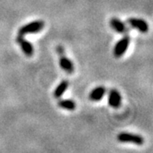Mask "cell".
Instances as JSON below:
<instances>
[{
    "mask_svg": "<svg viewBox=\"0 0 153 153\" xmlns=\"http://www.w3.org/2000/svg\"><path fill=\"white\" fill-rule=\"evenodd\" d=\"M58 106L66 111H74L76 109V105L72 100H60L58 102Z\"/></svg>",
    "mask_w": 153,
    "mask_h": 153,
    "instance_id": "8fae6325",
    "label": "cell"
},
{
    "mask_svg": "<svg viewBox=\"0 0 153 153\" xmlns=\"http://www.w3.org/2000/svg\"><path fill=\"white\" fill-rule=\"evenodd\" d=\"M117 139L121 143H131L136 146H142L145 143V140L142 136L135 134L126 133V132H122L118 134Z\"/></svg>",
    "mask_w": 153,
    "mask_h": 153,
    "instance_id": "3957f363",
    "label": "cell"
},
{
    "mask_svg": "<svg viewBox=\"0 0 153 153\" xmlns=\"http://www.w3.org/2000/svg\"><path fill=\"white\" fill-rule=\"evenodd\" d=\"M108 104L111 107L114 109H118L122 105L121 94L115 88L110 90L109 95H108Z\"/></svg>",
    "mask_w": 153,
    "mask_h": 153,
    "instance_id": "8992f818",
    "label": "cell"
},
{
    "mask_svg": "<svg viewBox=\"0 0 153 153\" xmlns=\"http://www.w3.org/2000/svg\"><path fill=\"white\" fill-rule=\"evenodd\" d=\"M16 43L21 47L22 52L27 57H32L34 54V48L32 43H30L27 39L24 38V36L18 35L16 38Z\"/></svg>",
    "mask_w": 153,
    "mask_h": 153,
    "instance_id": "5b68a950",
    "label": "cell"
},
{
    "mask_svg": "<svg viewBox=\"0 0 153 153\" xmlns=\"http://www.w3.org/2000/svg\"><path fill=\"white\" fill-rule=\"evenodd\" d=\"M64 51H65V49H64V48H63L62 46H60H60H58V47H57V53H59L60 55H64V53H65Z\"/></svg>",
    "mask_w": 153,
    "mask_h": 153,
    "instance_id": "7c38bea8",
    "label": "cell"
},
{
    "mask_svg": "<svg viewBox=\"0 0 153 153\" xmlns=\"http://www.w3.org/2000/svg\"><path fill=\"white\" fill-rule=\"evenodd\" d=\"M60 68L64 71H66L69 74H71L74 72L75 67L73 65V62L69 58H67L65 55H61L60 58Z\"/></svg>",
    "mask_w": 153,
    "mask_h": 153,
    "instance_id": "9c48e42d",
    "label": "cell"
},
{
    "mask_svg": "<svg viewBox=\"0 0 153 153\" xmlns=\"http://www.w3.org/2000/svg\"><path fill=\"white\" fill-rule=\"evenodd\" d=\"M45 23L43 21H33L22 26V27L18 31V35L25 36L27 34H35V33H40L44 29Z\"/></svg>",
    "mask_w": 153,
    "mask_h": 153,
    "instance_id": "6da1fadb",
    "label": "cell"
},
{
    "mask_svg": "<svg viewBox=\"0 0 153 153\" xmlns=\"http://www.w3.org/2000/svg\"><path fill=\"white\" fill-rule=\"evenodd\" d=\"M69 87V82L66 80H63L58 84V86L55 88V92H54V96L55 98H60L64 94L66 93L67 88Z\"/></svg>",
    "mask_w": 153,
    "mask_h": 153,
    "instance_id": "30bf717a",
    "label": "cell"
},
{
    "mask_svg": "<svg viewBox=\"0 0 153 153\" xmlns=\"http://www.w3.org/2000/svg\"><path fill=\"white\" fill-rule=\"evenodd\" d=\"M110 26L116 33H119V34H123V33H128V28L127 27L125 23L116 17H113L111 19Z\"/></svg>",
    "mask_w": 153,
    "mask_h": 153,
    "instance_id": "52a82bcc",
    "label": "cell"
},
{
    "mask_svg": "<svg viewBox=\"0 0 153 153\" xmlns=\"http://www.w3.org/2000/svg\"><path fill=\"white\" fill-rule=\"evenodd\" d=\"M105 92H106V89L104 86H99V87L94 88L89 93V96H88L89 100L95 102L100 101L105 96Z\"/></svg>",
    "mask_w": 153,
    "mask_h": 153,
    "instance_id": "ba28073f",
    "label": "cell"
},
{
    "mask_svg": "<svg viewBox=\"0 0 153 153\" xmlns=\"http://www.w3.org/2000/svg\"><path fill=\"white\" fill-rule=\"evenodd\" d=\"M130 41L131 38L129 35H125L116 43L113 48V55L116 58H121L123 55H124L129 47Z\"/></svg>",
    "mask_w": 153,
    "mask_h": 153,
    "instance_id": "7a4b0ae2",
    "label": "cell"
},
{
    "mask_svg": "<svg viewBox=\"0 0 153 153\" xmlns=\"http://www.w3.org/2000/svg\"><path fill=\"white\" fill-rule=\"evenodd\" d=\"M128 24L133 27L134 29H136L138 32L141 33H146L149 31V25L145 20L140 18H134L131 17L128 19Z\"/></svg>",
    "mask_w": 153,
    "mask_h": 153,
    "instance_id": "277c9868",
    "label": "cell"
}]
</instances>
